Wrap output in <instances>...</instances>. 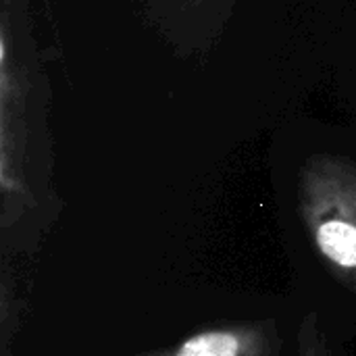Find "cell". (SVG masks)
<instances>
[{"instance_id": "6da1fadb", "label": "cell", "mask_w": 356, "mask_h": 356, "mask_svg": "<svg viewBox=\"0 0 356 356\" xmlns=\"http://www.w3.org/2000/svg\"><path fill=\"white\" fill-rule=\"evenodd\" d=\"M298 213L330 273L356 294V163L313 154L298 175Z\"/></svg>"}, {"instance_id": "7a4b0ae2", "label": "cell", "mask_w": 356, "mask_h": 356, "mask_svg": "<svg viewBox=\"0 0 356 356\" xmlns=\"http://www.w3.org/2000/svg\"><path fill=\"white\" fill-rule=\"evenodd\" d=\"M275 321H240L200 330L171 346L131 356H277Z\"/></svg>"}, {"instance_id": "3957f363", "label": "cell", "mask_w": 356, "mask_h": 356, "mask_svg": "<svg viewBox=\"0 0 356 356\" xmlns=\"http://www.w3.org/2000/svg\"><path fill=\"white\" fill-rule=\"evenodd\" d=\"M294 356H336V350L317 311H309L300 321Z\"/></svg>"}]
</instances>
